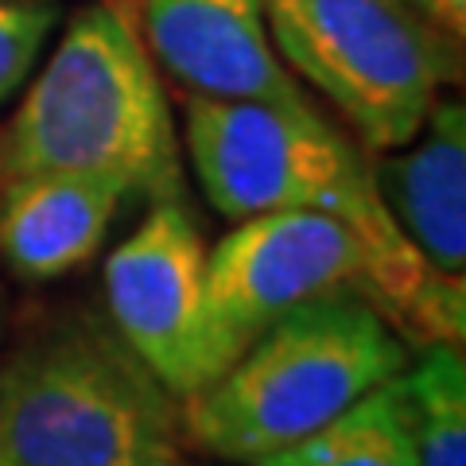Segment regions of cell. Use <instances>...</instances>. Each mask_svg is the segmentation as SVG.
I'll list each match as a JSON object with an SVG mask.
<instances>
[{"mask_svg": "<svg viewBox=\"0 0 466 466\" xmlns=\"http://www.w3.org/2000/svg\"><path fill=\"white\" fill-rule=\"evenodd\" d=\"M113 330L175 400L222 373L207 299V245L183 198H156L106 260Z\"/></svg>", "mask_w": 466, "mask_h": 466, "instance_id": "obj_7", "label": "cell"}, {"mask_svg": "<svg viewBox=\"0 0 466 466\" xmlns=\"http://www.w3.org/2000/svg\"><path fill=\"white\" fill-rule=\"evenodd\" d=\"M156 58L191 94L229 101H308L272 47L265 0H140Z\"/></svg>", "mask_w": 466, "mask_h": 466, "instance_id": "obj_8", "label": "cell"}, {"mask_svg": "<svg viewBox=\"0 0 466 466\" xmlns=\"http://www.w3.org/2000/svg\"><path fill=\"white\" fill-rule=\"evenodd\" d=\"M179 400L113 327L70 319L0 366V466H148L175 459Z\"/></svg>", "mask_w": 466, "mask_h": 466, "instance_id": "obj_4", "label": "cell"}, {"mask_svg": "<svg viewBox=\"0 0 466 466\" xmlns=\"http://www.w3.org/2000/svg\"><path fill=\"white\" fill-rule=\"evenodd\" d=\"M5 175L75 171L125 195L179 198L171 106L121 8H82L24 94L0 144Z\"/></svg>", "mask_w": 466, "mask_h": 466, "instance_id": "obj_3", "label": "cell"}, {"mask_svg": "<svg viewBox=\"0 0 466 466\" xmlns=\"http://www.w3.org/2000/svg\"><path fill=\"white\" fill-rule=\"evenodd\" d=\"M330 291H358L377 308L381 268L346 222L319 210L238 218L207 249V299L222 370L268 323Z\"/></svg>", "mask_w": 466, "mask_h": 466, "instance_id": "obj_6", "label": "cell"}, {"mask_svg": "<svg viewBox=\"0 0 466 466\" xmlns=\"http://www.w3.org/2000/svg\"><path fill=\"white\" fill-rule=\"evenodd\" d=\"M128 195L109 179L75 171L5 175L0 191V257L24 280H55L86 265L106 241Z\"/></svg>", "mask_w": 466, "mask_h": 466, "instance_id": "obj_9", "label": "cell"}, {"mask_svg": "<svg viewBox=\"0 0 466 466\" xmlns=\"http://www.w3.org/2000/svg\"><path fill=\"white\" fill-rule=\"evenodd\" d=\"M187 152L202 191L226 218L319 210L346 222L381 268L377 311L412 346H462L466 284L431 268L400 233L354 140L327 125L311 101L187 97Z\"/></svg>", "mask_w": 466, "mask_h": 466, "instance_id": "obj_1", "label": "cell"}, {"mask_svg": "<svg viewBox=\"0 0 466 466\" xmlns=\"http://www.w3.org/2000/svg\"><path fill=\"white\" fill-rule=\"evenodd\" d=\"M265 20L280 63L373 152L404 148L451 75V39L412 0H265Z\"/></svg>", "mask_w": 466, "mask_h": 466, "instance_id": "obj_5", "label": "cell"}, {"mask_svg": "<svg viewBox=\"0 0 466 466\" xmlns=\"http://www.w3.org/2000/svg\"><path fill=\"white\" fill-rule=\"evenodd\" d=\"M400 389L420 466H466V361L462 346L435 342L412 370L404 366Z\"/></svg>", "mask_w": 466, "mask_h": 466, "instance_id": "obj_12", "label": "cell"}, {"mask_svg": "<svg viewBox=\"0 0 466 466\" xmlns=\"http://www.w3.org/2000/svg\"><path fill=\"white\" fill-rule=\"evenodd\" d=\"M424 16L440 27L451 43H462L466 32V0H412Z\"/></svg>", "mask_w": 466, "mask_h": 466, "instance_id": "obj_14", "label": "cell"}, {"mask_svg": "<svg viewBox=\"0 0 466 466\" xmlns=\"http://www.w3.org/2000/svg\"><path fill=\"white\" fill-rule=\"evenodd\" d=\"M408 366V342L358 291H330L268 323L229 366L179 400L187 443L257 466L330 424Z\"/></svg>", "mask_w": 466, "mask_h": 466, "instance_id": "obj_2", "label": "cell"}, {"mask_svg": "<svg viewBox=\"0 0 466 466\" xmlns=\"http://www.w3.org/2000/svg\"><path fill=\"white\" fill-rule=\"evenodd\" d=\"M55 20L58 12L47 0H0V106L32 75Z\"/></svg>", "mask_w": 466, "mask_h": 466, "instance_id": "obj_13", "label": "cell"}, {"mask_svg": "<svg viewBox=\"0 0 466 466\" xmlns=\"http://www.w3.org/2000/svg\"><path fill=\"white\" fill-rule=\"evenodd\" d=\"M257 466H420L400 373Z\"/></svg>", "mask_w": 466, "mask_h": 466, "instance_id": "obj_11", "label": "cell"}, {"mask_svg": "<svg viewBox=\"0 0 466 466\" xmlns=\"http://www.w3.org/2000/svg\"><path fill=\"white\" fill-rule=\"evenodd\" d=\"M408 152L373 167L377 191L408 241L431 268L466 272V113L459 101H435Z\"/></svg>", "mask_w": 466, "mask_h": 466, "instance_id": "obj_10", "label": "cell"}, {"mask_svg": "<svg viewBox=\"0 0 466 466\" xmlns=\"http://www.w3.org/2000/svg\"><path fill=\"white\" fill-rule=\"evenodd\" d=\"M148 466H183V462H175V459H159V462H148Z\"/></svg>", "mask_w": 466, "mask_h": 466, "instance_id": "obj_15", "label": "cell"}]
</instances>
